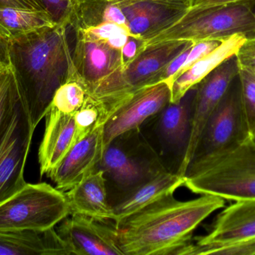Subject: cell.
<instances>
[{
    "mask_svg": "<svg viewBox=\"0 0 255 255\" xmlns=\"http://www.w3.org/2000/svg\"><path fill=\"white\" fill-rule=\"evenodd\" d=\"M224 206V199L212 195L181 202L169 193L118 223H109L124 255H184L196 228Z\"/></svg>",
    "mask_w": 255,
    "mask_h": 255,
    "instance_id": "obj_1",
    "label": "cell"
},
{
    "mask_svg": "<svg viewBox=\"0 0 255 255\" xmlns=\"http://www.w3.org/2000/svg\"><path fill=\"white\" fill-rule=\"evenodd\" d=\"M69 27L66 22L57 24L10 46L35 128L46 116L54 94L65 82L73 66Z\"/></svg>",
    "mask_w": 255,
    "mask_h": 255,
    "instance_id": "obj_2",
    "label": "cell"
},
{
    "mask_svg": "<svg viewBox=\"0 0 255 255\" xmlns=\"http://www.w3.org/2000/svg\"><path fill=\"white\" fill-rule=\"evenodd\" d=\"M140 128L120 135L105 148L97 166L104 173L111 205L165 171H169Z\"/></svg>",
    "mask_w": 255,
    "mask_h": 255,
    "instance_id": "obj_3",
    "label": "cell"
},
{
    "mask_svg": "<svg viewBox=\"0 0 255 255\" xmlns=\"http://www.w3.org/2000/svg\"><path fill=\"white\" fill-rule=\"evenodd\" d=\"M251 139L238 75L205 124L184 178L197 175Z\"/></svg>",
    "mask_w": 255,
    "mask_h": 255,
    "instance_id": "obj_4",
    "label": "cell"
},
{
    "mask_svg": "<svg viewBox=\"0 0 255 255\" xmlns=\"http://www.w3.org/2000/svg\"><path fill=\"white\" fill-rule=\"evenodd\" d=\"M236 34L255 37V16L250 1L191 7L178 21L145 42L171 40H225Z\"/></svg>",
    "mask_w": 255,
    "mask_h": 255,
    "instance_id": "obj_5",
    "label": "cell"
},
{
    "mask_svg": "<svg viewBox=\"0 0 255 255\" xmlns=\"http://www.w3.org/2000/svg\"><path fill=\"white\" fill-rule=\"evenodd\" d=\"M70 215L65 192L46 183H26L0 202V231L44 232Z\"/></svg>",
    "mask_w": 255,
    "mask_h": 255,
    "instance_id": "obj_6",
    "label": "cell"
},
{
    "mask_svg": "<svg viewBox=\"0 0 255 255\" xmlns=\"http://www.w3.org/2000/svg\"><path fill=\"white\" fill-rule=\"evenodd\" d=\"M184 187L196 194L225 200L255 199V142L250 139L205 170L185 178Z\"/></svg>",
    "mask_w": 255,
    "mask_h": 255,
    "instance_id": "obj_7",
    "label": "cell"
},
{
    "mask_svg": "<svg viewBox=\"0 0 255 255\" xmlns=\"http://www.w3.org/2000/svg\"><path fill=\"white\" fill-rule=\"evenodd\" d=\"M194 43L191 40H171L146 45L124 69L111 75L90 94H124L154 85L156 75Z\"/></svg>",
    "mask_w": 255,
    "mask_h": 255,
    "instance_id": "obj_8",
    "label": "cell"
},
{
    "mask_svg": "<svg viewBox=\"0 0 255 255\" xmlns=\"http://www.w3.org/2000/svg\"><path fill=\"white\" fill-rule=\"evenodd\" d=\"M35 129L24 96L0 132V202L26 184L24 172Z\"/></svg>",
    "mask_w": 255,
    "mask_h": 255,
    "instance_id": "obj_9",
    "label": "cell"
},
{
    "mask_svg": "<svg viewBox=\"0 0 255 255\" xmlns=\"http://www.w3.org/2000/svg\"><path fill=\"white\" fill-rule=\"evenodd\" d=\"M236 54L225 60L196 85L190 143L177 173L184 177L186 169L196 149L201 133L211 115L224 97L234 79L239 75Z\"/></svg>",
    "mask_w": 255,
    "mask_h": 255,
    "instance_id": "obj_10",
    "label": "cell"
},
{
    "mask_svg": "<svg viewBox=\"0 0 255 255\" xmlns=\"http://www.w3.org/2000/svg\"><path fill=\"white\" fill-rule=\"evenodd\" d=\"M170 102V85L165 81L133 91L105 124L104 149L120 135L140 128L144 122L156 116Z\"/></svg>",
    "mask_w": 255,
    "mask_h": 255,
    "instance_id": "obj_11",
    "label": "cell"
},
{
    "mask_svg": "<svg viewBox=\"0 0 255 255\" xmlns=\"http://www.w3.org/2000/svg\"><path fill=\"white\" fill-rule=\"evenodd\" d=\"M76 44L73 52L75 70L90 93L101 82L124 67L122 52L106 40H97L81 30H74Z\"/></svg>",
    "mask_w": 255,
    "mask_h": 255,
    "instance_id": "obj_12",
    "label": "cell"
},
{
    "mask_svg": "<svg viewBox=\"0 0 255 255\" xmlns=\"http://www.w3.org/2000/svg\"><path fill=\"white\" fill-rule=\"evenodd\" d=\"M127 19L130 35L144 41L175 23L190 7L163 0H114Z\"/></svg>",
    "mask_w": 255,
    "mask_h": 255,
    "instance_id": "obj_13",
    "label": "cell"
},
{
    "mask_svg": "<svg viewBox=\"0 0 255 255\" xmlns=\"http://www.w3.org/2000/svg\"><path fill=\"white\" fill-rule=\"evenodd\" d=\"M57 229L76 255H124L118 247L109 221L95 220L80 214H71Z\"/></svg>",
    "mask_w": 255,
    "mask_h": 255,
    "instance_id": "obj_14",
    "label": "cell"
},
{
    "mask_svg": "<svg viewBox=\"0 0 255 255\" xmlns=\"http://www.w3.org/2000/svg\"><path fill=\"white\" fill-rule=\"evenodd\" d=\"M103 127L79 141L61 163L47 175L63 192L71 190L88 173L97 169L104 152Z\"/></svg>",
    "mask_w": 255,
    "mask_h": 255,
    "instance_id": "obj_15",
    "label": "cell"
},
{
    "mask_svg": "<svg viewBox=\"0 0 255 255\" xmlns=\"http://www.w3.org/2000/svg\"><path fill=\"white\" fill-rule=\"evenodd\" d=\"M196 93L195 85L178 103L170 102L157 114V133L163 149L175 153L180 167L190 143Z\"/></svg>",
    "mask_w": 255,
    "mask_h": 255,
    "instance_id": "obj_16",
    "label": "cell"
},
{
    "mask_svg": "<svg viewBox=\"0 0 255 255\" xmlns=\"http://www.w3.org/2000/svg\"><path fill=\"white\" fill-rule=\"evenodd\" d=\"M44 134L38 151L40 176L48 175L78 142L75 115L62 113L49 106Z\"/></svg>",
    "mask_w": 255,
    "mask_h": 255,
    "instance_id": "obj_17",
    "label": "cell"
},
{
    "mask_svg": "<svg viewBox=\"0 0 255 255\" xmlns=\"http://www.w3.org/2000/svg\"><path fill=\"white\" fill-rule=\"evenodd\" d=\"M255 238V199L235 201L223 210L208 235L196 239V245L246 241Z\"/></svg>",
    "mask_w": 255,
    "mask_h": 255,
    "instance_id": "obj_18",
    "label": "cell"
},
{
    "mask_svg": "<svg viewBox=\"0 0 255 255\" xmlns=\"http://www.w3.org/2000/svg\"><path fill=\"white\" fill-rule=\"evenodd\" d=\"M71 214H80L100 221H112V209L104 173L95 169L79 184L65 192Z\"/></svg>",
    "mask_w": 255,
    "mask_h": 255,
    "instance_id": "obj_19",
    "label": "cell"
},
{
    "mask_svg": "<svg viewBox=\"0 0 255 255\" xmlns=\"http://www.w3.org/2000/svg\"><path fill=\"white\" fill-rule=\"evenodd\" d=\"M185 178L170 171L160 175L139 187L112 204V223H118L169 193H174L184 186Z\"/></svg>",
    "mask_w": 255,
    "mask_h": 255,
    "instance_id": "obj_20",
    "label": "cell"
},
{
    "mask_svg": "<svg viewBox=\"0 0 255 255\" xmlns=\"http://www.w3.org/2000/svg\"><path fill=\"white\" fill-rule=\"evenodd\" d=\"M73 249L55 228L44 232L0 231V255H70Z\"/></svg>",
    "mask_w": 255,
    "mask_h": 255,
    "instance_id": "obj_21",
    "label": "cell"
},
{
    "mask_svg": "<svg viewBox=\"0 0 255 255\" xmlns=\"http://www.w3.org/2000/svg\"><path fill=\"white\" fill-rule=\"evenodd\" d=\"M246 39L241 34H236L226 39L214 51L193 63L175 78L169 85L171 103H178L190 88L197 85L225 60L236 54Z\"/></svg>",
    "mask_w": 255,
    "mask_h": 255,
    "instance_id": "obj_22",
    "label": "cell"
},
{
    "mask_svg": "<svg viewBox=\"0 0 255 255\" xmlns=\"http://www.w3.org/2000/svg\"><path fill=\"white\" fill-rule=\"evenodd\" d=\"M56 25L46 10L0 6V46H10L18 40Z\"/></svg>",
    "mask_w": 255,
    "mask_h": 255,
    "instance_id": "obj_23",
    "label": "cell"
},
{
    "mask_svg": "<svg viewBox=\"0 0 255 255\" xmlns=\"http://www.w3.org/2000/svg\"><path fill=\"white\" fill-rule=\"evenodd\" d=\"M24 96L20 76L8 46L0 54V132Z\"/></svg>",
    "mask_w": 255,
    "mask_h": 255,
    "instance_id": "obj_24",
    "label": "cell"
},
{
    "mask_svg": "<svg viewBox=\"0 0 255 255\" xmlns=\"http://www.w3.org/2000/svg\"><path fill=\"white\" fill-rule=\"evenodd\" d=\"M89 94V91L79 79L73 64L65 82L54 94L49 106L62 113L75 115L82 107Z\"/></svg>",
    "mask_w": 255,
    "mask_h": 255,
    "instance_id": "obj_25",
    "label": "cell"
},
{
    "mask_svg": "<svg viewBox=\"0 0 255 255\" xmlns=\"http://www.w3.org/2000/svg\"><path fill=\"white\" fill-rule=\"evenodd\" d=\"M255 255V239L196 245L192 243L184 255Z\"/></svg>",
    "mask_w": 255,
    "mask_h": 255,
    "instance_id": "obj_26",
    "label": "cell"
},
{
    "mask_svg": "<svg viewBox=\"0 0 255 255\" xmlns=\"http://www.w3.org/2000/svg\"><path fill=\"white\" fill-rule=\"evenodd\" d=\"M241 97L252 136L255 132V74L241 67L239 72Z\"/></svg>",
    "mask_w": 255,
    "mask_h": 255,
    "instance_id": "obj_27",
    "label": "cell"
},
{
    "mask_svg": "<svg viewBox=\"0 0 255 255\" xmlns=\"http://www.w3.org/2000/svg\"><path fill=\"white\" fill-rule=\"evenodd\" d=\"M223 41H224V40H205L195 42L194 45H193V47H192L190 52H189L188 55H187L185 62L183 64L182 67L179 69V70L172 76L170 81L168 82L169 85H170L171 82H172L175 78L178 77L184 70H187L193 63L196 62L198 60L201 59V58L205 57V55L209 54L210 52L214 51V49L218 47Z\"/></svg>",
    "mask_w": 255,
    "mask_h": 255,
    "instance_id": "obj_28",
    "label": "cell"
},
{
    "mask_svg": "<svg viewBox=\"0 0 255 255\" xmlns=\"http://www.w3.org/2000/svg\"><path fill=\"white\" fill-rule=\"evenodd\" d=\"M45 8L57 24H70L73 12L71 0H41Z\"/></svg>",
    "mask_w": 255,
    "mask_h": 255,
    "instance_id": "obj_29",
    "label": "cell"
},
{
    "mask_svg": "<svg viewBox=\"0 0 255 255\" xmlns=\"http://www.w3.org/2000/svg\"><path fill=\"white\" fill-rule=\"evenodd\" d=\"M76 30H81L87 35L97 40H108L120 34H127L130 36L128 30L126 27L119 24L113 23V22H106V23L100 24L97 26L85 28V29Z\"/></svg>",
    "mask_w": 255,
    "mask_h": 255,
    "instance_id": "obj_30",
    "label": "cell"
},
{
    "mask_svg": "<svg viewBox=\"0 0 255 255\" xmlns=\"http://www.w3.org/2000/svg\"><path fill=\"white\" fill-rule=\"evenodd\" d=\"M240 67L255 74V37L246 39L236 53Z\"/></svg>",
    "mask_w": 255,
    "mask_h": 255,
    "instance_id": "obj_31",
    "label": "cell"
},
{
    "mask_svg": "<svg viewBox=\"0 0 255 255\" xmlns=\"http://www.w3.org/2000/svg\"><path fill=\"white\" fill-rule=\"evenodd\" d=\"M145 47V41L142 39L129 37L127 44L123 48L122 57L124 61V67H126L130 61H131L142 49Z\"/></svg>",
    "mask_w": 255,
    "mask_h": 255,
    "instance_id": "obj_32",
    "label": "cell"
},
{
    "mask_svg": "<svg viewBox=\"0 0 255 255\" xmlns=\"http://www.w3.org/2000/svg\"><path fill=\"white\" fill-rule=\"evenodd\" d=\"M0 6L15 8L46 10L41 0H0Z\"/></svg>",
    "mask_w": 255,
    "mask_h": 255,
    "instance_id": "obj_33",
    "label": "cell"
},
{
    "mask_svg": "<svg viewBox=\"0 0 255 255\" xmlns=\"http://www.w3.org/2000/svg\"><path fill=\"white\" fill-rule=\"evenodd\" d=\"M249 1L251 0H194L192 7H209V6L220 5V4H229V3Z\"/></svg>",
    "mask_w": 255,
    "mask_h": 255,
    "instance_id": "obj_34",
    "label": "cell"
},
{
    "mask_svg": "<svg viewBox=\"0 0 255 255\" xmlns=\"http://www.w3.org/2000/svg\"><path fill=\"white\" fill-rule=\"evenodd\" d=\"M130 36L127 34H120L106 40L109 45L118 50H122Z\"/></svg>",
    "mask_w": 255,
    "mask_h": 255,
    "instance_id": "obj_35",
    "label": "cell"
},
{
    "mask_svg": "<svg viewBox=\"0 0 255 255\" xmlns=\"http://www.w3.org/2000/svg\"><path fill=\"white\" fill-rule=\"evenodd\" d=\"M163 1H169V2L177 3V4H184L187 7H191L194 0H163Z\"/></svg>",
    "mask_w": 255,
    "mask_h": 255,
    "instance_id": "obj_36",
    "label": "cell"
},
{
    "mask_svg": "<svg viewBox=\"0 0 255 255\" xmlns=\"http://www.w3.org/2000/svg\"><path fill=\"white\" fill-rule=\"evenodd\" d=\"M251 4L252 9H253V13H254L255 16V0H251V1H249Z\"/></svg>",
    "mask_w": 255,
    "mask_h": 255,
    "instance_id": "obj_37",
    "label": "cell"
},
{
    "mask_svg": "<svg viewBox=\"0 0 255 255\" xmlns=\"http://www.w3.org/2000/svg\"><path fill=\"white\" fill-rule=\"evenodd\" d=\"M252 139H253V140L255 142V132L254 134L253 135V136H252Z\"/></svg>",
    "mask_w": 255,
    "mask_h": 255,
    "instance_id": "obj_38",
    "label": "cell"
},
{
    "mask_svg": "<svg viewBox=\"0 0 255 255\" xmlns=\"http://www.w3.org/2000/svg\"><path fill=\"white\" fill-rule=\"evenodd\" d=\"M77 1V0H71L72 4H74V3L76 2V1Z\"/></svg>",
    "mask_w": 255,
    "mask_h": 255,
    "instance_id": "obj_39",
    "label": "cell"
},
{
    "mask_svg": "<svg viewBox=\"0 0 255 255\" xmlns=\"http://www.w3.org/2000/svg\"><path fill=\"white\" fill-rule=\"evenodd\" d=\"M3 48H4V47H3ZM0 49H2V47H1V46H0Z\"/></svg>",
    "mask_w": 255,
    "mask_h": 255,
    "instance_id": "obj_40",
    "label": "cell"
}]
</instances>
